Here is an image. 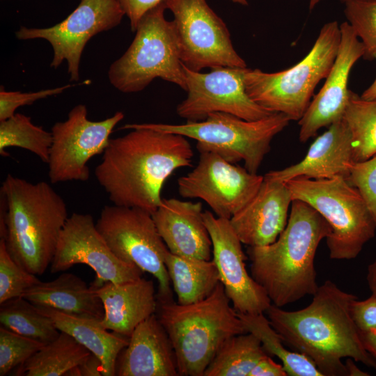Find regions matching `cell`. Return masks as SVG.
<instances>
[{
	"label": "cell",
	"mask_w": 376,
	"mask_h": 376,
	"mask_svg": "<svg viewBox=\"0 0 376 376\" xmlns=\"http://www.w3.org/2000/svg\"><path fill=\"white\" fill-rule=\"evenodd\" d=\"M119 129L131 131L110 139L95 169V178L113 205L152 214L162 203L166 180L175 170L191 165L194 151L182 135L138 123Z\"/></svg>",
	"instance_id": "6da1fadb"
},
{
	"label": "cell",
	"mask_w": 376,
	"mask_h": 376,
	"mask_svg": "<svg viewBox=\"0 0 376 376\" xmlns=\"http://www.w3.org/2000/svg\"><path fill=\"white\" fill-rule=\"evenodd\" d=\"M356 299L327 280L306 307L288 311L272 304L265 313L283 343L311 359L324 376H348L344 358L376 369L352 317Z\"/></svg>",
	"instance_id": "7a4b0ae2"
},
{
	"label": "cell",
	"mask_w": 376,
	"mask_h": 376,
	"mask_svg": "<svg viewBox=\"0 0 376 376\" xmlns=\"http://www.w3.org/2000/svg\"><path fill=\"white\" fill-rule=\"evenodd\" d=\"M330 233L329 224L315 209L295 199L276 241L249 246L251 275L272 304L283 307L315 293L319 285L314 259L319 244Z\"/></svg>",
	"instance_id": "3957f363"
},
{
	"label": "cell",
	"mask_w": 376,
	"mask_h": 376,
	"mask_svg": "<svg viewBox=\"0 0 376 376\" xmlns=\"http://www.w3.org/2000/svg\"><path fill=\"white\" fill-rule=\"evenodd\" d=\"M68 218L62 196L47 182L7 175L0 189V239L12 258L40 276L50 266Z\"/></svg>",
	"instance_id": "277c9868"
},
{
	"label": "cell",
	"mask_w": 376,
	"mask_h": 376,
	"mask_svg": "<svg viewBox=\"0 0 376 376\" xmlns=\"http://www.w3.org/2000/svg\"><path fill=\"white\" fill-rule=\"evenodd\" d=\"M156 315L170 338L181 376H203L229 338L248 332L221 282L198 302H157Z\"/></svg>",
	"instance_id": "5b68a950"
},
{
	"label": "cell",
	"mask_w": 376,
	"mask_h": 376,
	"mask_svg": "<svg viewBox=\"0 0 376 376\" xmlns=\"http://www.w3.org/2000/svg\"><path fill=\"white\" fill-rule=\"evenodd\" d=\"M341 32L337 21L324 24L308 54L291 68L276 72L249 69L244 76L249 97L271 113L299 120L315 87L325 79L336 59Z\"/></svg>",
	"instance_id": "8992f818"
},
{
	"label": "cell",
	"mask_w": 376,
	"mask_h": 376,
	"mask_svg": "<svg viewBox=\"0 0 376 376\" xmlns=\"http://www.w3.org/2000/svg\"><path fill=\"white\" fill-rule=\"evenodd\" d=\"M292 200L302 201L329 224V258L350 260L375 237L376 226L359 191L343 176L327 179L297 177L285 182Z\"/></svg>",
	"instance_id": "52a82bcc"
},
{
	"label": "cell",
	"mask_w": 376,
	"mask_h": 376,
	"mask_svg": "<svg viewBox=\"0 0 376 376\" xmlns=\"http://www.w3.org/2000/svg\"><path fill=\"white\" fill-rule=\"evenodd\" d=\"M166 10L163 1L146 13L128 49L110 65L109 81L118 91L138 93L156 78L186 91V77L175 28L173 21L166 19Z\"/></svg>",
	"instance_id": "ba28073f"
},
{
	"label": "cell",
	"mask_w": 376,
	"mask_h": 376,
	"mask_svg": "<svg viewBox=\"0 0 376 376\" xmlns=\"http://www.w3.org/2000/svg\"><path fill=\"white\" fill-rule=\"evenodd\" d=\"M290 121L281 113H273L257 120H246L230 113L214 112L203 120H187L183 124H138L193 139L197 142L196 147L199 153L214 152L233 164L243 161L247 171L257 173L271 149L273 138Z\"/></svg>",
	"instance_id": "9c48e42d"
},
{
	"label": "cell",
	"mask_w": 376,
	"mask_h": 376,
	"mask_svg": "<svg viewBox=\"0 0 376 376\" xmlns=\"http://www.w3.org/2000/svg\"><path fill=\"white\" fill-rule=\"evenodd\" d=\"M95 226L118 258L137 266L157 279L158 303L173 301L165 265L169 249L150 212L138 207L105 205Z\"/></svg>",
	"instance_id": "30bf717a"
},
{
	"label": "cell",
	"mask_w": 376,
	"mask_h": 376,
	"mask_svg": "<svg viewBox=\"0 0 376 376\" xmlns=\"http://www.w3.org/2000/svg\"><path fill=\"white\" fill-rule=\"evenodd\" d=\"M164 1L173 15L180 59L185 67L196 72L218 67L246 68L226 24L206 0Z\"/></svg>",
	"instance_id": "8fae6325"
},
{
	"label": "cell",
	"mask_w": 376,
	"mask_h": 376,
	"mask_svg": "<svg viewBox=\"0 0 376 376\" xmlns=\"http://www.w3.org/2000/svg\"><path fill=\"white\" fill-rule=\"evenodd\" d=\"M122 111L100 121L88 118L86 105L79 104L68 113L65 121L52 127V143L48 164L51 183L85 182L89 179L88 161L102 154L116 125L124 118Z\"/></svg>",
	"instance_id": "7c38bea8"
},
{
	"label": "cell",
	"mask_w": 376,
	"mask_h": 376,
	"mask_svg": "<svg viewBox=\"0 0 376 376\" xmlns=\"http://www.w3.org/2000/svg\"><path fill=\"white\" fill-rule=\"evenodd\" d=\"M125 13L118 0H81L63 21L47 28L21 26L15 32L19 40L44 39L53 49L50 66L68 63L70 81L79 79V65L84 49L96 34L117 26Z\"/></svg>",
	"instance_id": "4fadbf2b"
},
{
	"label": "cell",
	"mask_w": 376,
	"mask_h": 376,
	"mask_svg": "<svg viewBox=\"0 0 376 376\" xmlns=\"http://www.w3.org/2000/svg\"><path fill=\"white\" fill-rule=\"evenodd\" d=\"M264 176L216 153L200 152L194 169L178 180L179 194L204 201L219 217L230 219L256 195Z\"/></svg>",
	"instance_id": "5bb4252c"
},
{
	"label": "cell",
	"mask_w": 376,
	"mask_h": 376,
	"mask_svg": "<svg viewBox=\"0 0 376 376\" xmlns=\"http://www.w3.org/2000/svg\"><path fill=\"white\" fill-rule=\"evenodd\" d=\"M187 95L176 107L177 114L187 120L200 121L214 112L257 120L273 113L247 95L244 76L247 68L218 67L202 73L183 64Z\"/></svg>",
	"instance_id": "9a60e30c"
},
{
	"label": "cell",
	"mask_w": 376,
	"mask_h": 376,
	"mask_svg": "<svg viewBox=\"0 0 376 376\" xmlns=\"http://www.w3.org/2000/svg\"><path fill=\"white\" fill-rule=\"evenodd\" d=\"M77 264L86 265L94 270L95 287L106 282L134 281L143 273L137 266L116 256L97 230L93 216L74 212L62 229L50 271L53 274L64 272Z\"/></svg>",
	"instance_id": "2e32d148"
},
{
	"label": "cell",
	"mask_w": 376,
	"mask_h": 376,
	"mask_svg": "<svg viewBox=\"0 0 376 376\" xmlns=\"http://www.w3.org/2000/svg\"><path fill=\"white\" fill-rule=\"evenodd\" d=\"M203 216L212 240V260L233 307L240 313H265L272 304L271 300L247 272V257L230 219L217 217L207 210Z\"/></svg>",
	"instance_id": "e0dca14e"
},
{
	"label": "cell",
	"mask_w": 376,
	"mask_h": 376,
	"mask_svg": "<svg viewBox=\"0 0 376 376\" xmlns=\"http://www.w3.org/2000/svg\"><path fill=\"white\" fill-rule=\"evenodd\" d=\"M341 38L334 63L323 86L311 101L298 120L299 139L304 143L316 135L322 127L343 118L350 90L347 83L355 63L363 56V46L350 25L340 24Z\"/></svg>",
	"instance_id": "ac0fdd59"
},
{
	"label": "cell",
	"mask_w": 376,
	"mask_h": 376,
	"mask_svg": "<svg viewBox=\"0 0 376 376\" xmlns=\"http://www.w3.org/2000/svg\"><path fill=\"white\" fill-rule=\"evenodd\" d=\"M292 201L285 182L264 178L253 198L230 219V223L242 244H272L286 226Z\"/></svg>",
	"instance_id": "d6986e66"
},
{
	"label": "cell",
	"mask_w": 376,
	"mask_h": 376,
	"mask_svg": "<svg viewBox=\"0 0 376 376\" xmlns=\"http://www.w3.org/2000/svg\"><path fill=\"white\" fill-rule=\"evenodd\" d=\"M203 214L201 202L171 198H162L152 217L171 253L210 260L212 244Z\"/></svg>",
	"instance_id": "ffe728a7"
},
{
	"label": "cell",
	"mask_w": 376,
	"mask_h": 376,
	"mask_svg": "<svg viewBox=\"0 0 376 376\" xmlns=\"http://www.w3.org/2000/svg\"><path fill=\"white\" fill-rule=\"evenodd\" d=\"M118 376H178L176 355L156 313L134 330L116 364Z\"/></svg>",
	"instance_id": "44dd1931"
},
{
	"label": "cell",
	"mask_w": 376,
	"mask_h": 376,
	"mask_svg": "<svg viewBox=\"0 0 376 376\" xmlns=\"http://www.w3.org/2000/svg\"><path fill=\"white\" fill-rule=\"evenodd\" d=\"M354 162L350 131L343 118L329 125L326 132L315 139L299 162L281 170L271 171L264 178L283 182L297 177L346 178Z\"/></svg>",
	"instance_id": "7402d4cb"
},
{
	"label": "cell",
	"mask_w": 376,
	"mask_h": 376,
	"mask_svg": "<svg viewBox=\"0 0 376 376\" xmlns=\"http://www.w3.org/2000/svg\"><path fill=\"white\" fill-rule=\"evenodd\" d=\"M91 287L103 304L104 314L100 324L107 330L130 338L141 322L157 312L152 280L141 276L128 282H106Z\"/></svg>",
	"instance_id": "603a6c76"
},
{
	"label": "cell",
	"mask_w": 376,
	"mask_h": 376,
	"mask_svg": "<svg viewBox=\"0 0 376 376\" xmlns=\"http://www.w3.org/2000/svg\"><path fill=\"white\" fill-rule=\"evenodd\" d=\"M22 297L35 306L81 318L101 321L104 314L103 304L93 288L72 273H63L51 281H40Z\"/></svg>",
	"instance_id": "cb8c5ba5"
},
{
	"label": "cell",
	"mask_w": 376,
	"mask_h": 376,
	"mask_svg": "<svg viewBox=\"0 0 376 376\" xmlns=\"http://www.w3.org/2000/svg\"><path fill=\"white\" fill-rule=\"evenodd\" d=\"M36 306L52 320L60 331L72 336L100 359L102 376L116 375L118 357L128 345L129 337L109 332L99 320L67 314L49 307Z\"/></svg>",
	"instance_id": "d4e9b609"
},
{
	"label": "cell",
	"mask_w": 376,
	"mask_h": 376,
	"mask_svg": "<svg viewBox=\"0 0 376 376\" xmlns=\"http://www.w3.org/2000/svg\"><path fill=\"white\" fill-rule=\"evenodd\" d=\"M165 265L179 304H190L205 299L220 282L213 260L180 256L169 251L165 256Z\"/></svg>",
	"instance_id": "484cf974"
},
{
	"label": "cell",
	"mask_w": 376,
	"mask_h": 376,
	"mask_svg": "<svg viewBox=\"0 0 376 376\" xmlns=\"http://www.w3.org/2000/svg\"><path fill=\"white\" fill-rule=\"evenodd\" d=\"M91 352L67 333L60 331L52 342L45 345L19 366L16 375L61 376L81 364Z\"/></svg>",
	"instance_id": "4316f807"
},
{
	"label": "cell",
	"mask_w": 376,
	"mask_h": 376,
	"mask_svg": "<svg viewBox=\"0 0 376 376\" xmlns=\"http://www.w3.org/2000/svg\"><path fill=\"white\" fill-rule=\"evenodd\" d=\"M237 315L247 331L252 333L260 340L267 353L279 359L288 375L324 376L307 356L285 348L281 337L272 327L264 313H237Z\"/></svg>",
	"instance_id": "83f0119b"
},
{
	"label": "cell",
	"mask_w": 376,
	"mask_h": 376,
	"mask_svg": "<svg viewBox=\"0 0 376 376\" xmlns=\"http://www.w3.org/2000/svg\"><path fill=\"white\" fill-rule=\"evenodd\" d=\"M267 355L269 354L254 334H238L224 344L203 376H249L258 361Z\"/></svg>",
	"instance_id": "f1b7e54d"
},
{
	"label": "cell",
	"mask_w": 376,
	"mask_h": 376,
	"mask_svg": "<svg viewBox=\"0 0 376 376\" xmlns=\"http://www.w3.org/2000/svg\"><path fill=\"white\" fill-rule=\"evenodd\" d=\"M0 306L1 326L19 334L46 345L60 334L52 320L23 297L9 299Z\"/></svg>",
	"instance_id": "f546056e"
},
{
	"label": "cell",
	"mask_w": 376,
	"mask_h": 376,
	"mask_svg": "<svg viewBox=\"0 0 376 376\" xmlns=\"http://www.w3.org/2000/svg\"><path fill=\"white\" fill-rule=\"evenodd\" d=\"M343 119L350 131L354 161L376 155V99L365 100L350 91Z\"/></svg>",
	"instance_id": "4dcf8cb0"
},
{
	"label": "cell",
	"mask_w": 376,
	"mask_h": 376,
	"mask_svg": "<svg viewBox=\"0 0 376 376\" xmlns=\"http://www.w3.org/2000/svg\"><path fill=\"white\" fill-rule=\"evenodd\" d=\"M52 143V132L33 124L29 116L15 113L0 121V154L2 156L9 155L6 151L7 148L18 147L33 152L47 164Z\"/></svg>",
	"instance_id": "1f68e13d"
},
{
	"label": "cell",
	"mask_w": 376,
	"mask_h": 376,
	"mask_svg": "<svg viewBox=\"0 0 376 376\" xmlns=\"http://www.w3.org/2000/svg\"><path fill=\"white\" fill-rule=\"evenodd\" d=\"M344 4L346 22L363 46V58L373 60L376 55V0H352Z\"/></svg>",
	"instance_id": "d6a6232c"
},
{
	"label": "cell",
	"mask_w": 376,
	"mask_h": 376,
	"mask_svg": "<svg viewBox=\"0 0 376 376\" xmlns=\"http://www.w3.org/2000/svg\"><path fill=\"white\" fill-rule=\"evenodd\" d=\"M40 281L19 266L7 251L5 241L0 239V304L22 297L23 293Z\"/></svg>",
	"instance_id": "836d02e7"
},
{
	"label": "cell",
	"mask_w": 376,
	"mask_h": 376,
	"mask_svg": "<svg viewBox=\"0 0 376 376\" xmlns=\"http://www.w3.org/2000/svg\"><path fill=\"white\" fill-rule=\"evenodd\" d=\"M45 344L19 334L3 326L0 327V376L19 366Z\"/></svg>",
	"instance_id": "e575fe53"
},
{
	"label": "cell",
	"mask_w": 376,
	"mask_h": 376,
	"mask_svg": "<svg viewBox=\"0 0 376 376\" xmlns=\"http://www.w3.org/2000/svg\"><path fill=\"white\" fill-rule=\"evenodd\" d=\"M346 180L362 196L376 226V155L362 162H354Z\"/></svg>",
	"instance_id": "d590c367"
},
{
	"label": "cell",
	"mask_w": 376,
	"mask_h": 376,
	"mask_svg": "<svg viewBox=\"0 0 376 376\" xmlns=\"http://www.w3.org/2000/svg\"><path fill=\"white\" fill-rule=\"evenodd\" d=\"M74 84H67L54 88L36 92L6 91L3 86L0 88V121H3L15 113L17 108L31 105L36 101L62 93Z\"/></svg>",
	"instance_id": "8d00e7d4"
},
{
	"label": "cell",
	"mask_w": 376,
	"mask_h": 376,
	"mask_svg": "<svg viewBox=\"0 0 376 376\" xmlns=\"http://www.w3.org/2000/svg\"><path fill=\"white\" fill-rule=\"evenodd\" d=\"M352 319L359 331L376 328V295L372 294L365 300H354L351 306Z\"/></svg>",
	"instance_id": "74e56055"
},
{
	"label": "cell",
	"mask_w": 376,
	"mask_h": 376,
	"mask_svg": "<svg viewBox=\"0 0 376 376\" xmlns=\"http://www.w3.org/2000/svg\"><path fill=\"white\" fill-rule=\"evenodd\" d=\"M164 0H118L130 24L131 31L135 32L141 18L150 9Z\"/></svg>",
	"instance_id": "f35d334b"
},
{
	"label": "cell",
	"mask_w": 376,
	"mask_h": 376,
	"mask_svg": "<svg viewBox=\"0 0 376 376\" xmlns=\"http://www.w3.org/2000/svg\"><path fill=\"white\" fill-rule=\"evenodd\" d=\"M288 375L283 366L276 363L269 355L263 357L258 361L250 372L249 376H286Z\"/></svg>",
	"instance_id": "ab89813d"
},
{
	"label": "cell",
	"mask_w": 376,
	"mask_h": 376,
	"mask_svg": "<svg viewBox=\"0 0 376 376\" xmlns=\"http://www.w3.org/2000/svg\"><path fill=\"white\" fill-rule=\"evenodd\" d=\"M77 370L78 376H102L101 361L92 353L77 366Z\"/></svg>",
	"instance_id": "60d3db41"
},
{
	"label": "cell",
	"mask_w": 376,
	"mask_h": 376,
	"mask_svg": "<svg viewBox=\"0 0 376 376\" xmlns=\"http://www.w3.org/2000/svg\"><path fill=\"white\" fill-rule=\"evenodd\" d=\"M360 336L366 351L376 360V328L360 331Z\"/></svg>",
	"instance_id": "b9f144b4"
},
{
	"label": "cell",
	"mask_w": 376,
	"mask_h": 376,
	"mask_svg": "<svg viewBox=\"0 0 376 376\" xmlns=\"http://www.w3.org/2000/svg\"><path fill=\"white\" fill-rule=\"evenodd\" d=\"M366 280L372 294L376 295V260L368 267Z\"/></svg>",
	"instance_id": "7bdbcfd3"
},
{
	"label": "cell",
	"mask_w": 376,
	"mask_h": 376,
	"mask_svg": "<svg viewBox=\"0 0 376 376\" xmlns=\"http://www.w3.org/2000/svg\"><path fill=\"white\" fill-rule=\"evenodd\" d=\"M355 361L352 358H347L345 364L347 375L348 376H368L370 375L368 373L364 372L359 369L356 363L354 362Z\"/></svg>",
	"instance_id": "ee69618b"
},
{
	"label": "cell",
	"mask_w": 376,
	"mask_h": 376,
	"mask_svg": "<svg viewBox=\"0 0 376 376\" xmlns=\"http://www.w3.org/2000/svg\"><path fill=\"white\" fill-rule=\"evenodd\" d=\"M374 60L376 61V55ZM361 97L365 100L376 99V77L373 83L362 93Z\"/></svg>",
	"instance_id": "f6af8a7d"
},
{
	"label": "cell",
	"mask_w": 376,
	"mask_h": 376,
	"mask_svg": "<svg viewBox=\"0 0 376 376\" xmlns=\"http://www.w3.org/2000/svg\"><path fill=\"white\" fill-rule=\"evenodd\" d=\"M234 3H240L241 5H248L247 0H232ZM323 0H309V9L313 10L320 2Z\"/></svg>",
	"instance_id": "bcb514c9"
},
{
	"label": "cell",
	"mask_w": 376,
	"mask_h": 376,
	"mask_svg": "<svg viewBox=\"0 0 376 376\" xmlns=\"http://www.w3.org/2000/svg\"><path fill=\"white\" fill-rule=\"evenodd\" d=\"M340 1L342 3H345V2L348 1H352V0H340Z\"/></svg>",
	"instance_id": "7dc6e473"
}]
</instances>
